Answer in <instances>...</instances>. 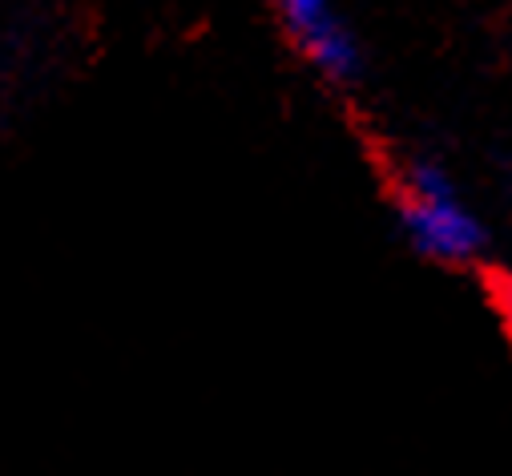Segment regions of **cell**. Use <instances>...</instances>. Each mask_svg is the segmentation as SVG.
Listing matches in <instances>:
<instances>
[{
  "instance_id": "cell-1",
  "label": "cell",
  "mask_w": 512,
  "mask_h": 476,
  "mask_svg": "<svg viewBox=\"0 0 512 476\" xmlns=\"http://www.w3.org/2000/svg\"><path fill=\"white\" fill-rule=\"evenodd\" d=\"M396 222L408 247L440 267H472L488 251V226L436 158L404 162L396 178Z\"/></svg>"
},
{
  "instance_id": "cell-2",
  "label": "cell",
  "mask_w": 512,
  "mask_h": 476,
  "mask_svg": "<svg viewBox=\"0 0 512 476\" xmlns=\"http://www.w3.org/2000/svg\"><path fill=\"white\" fill-rule=\"evenodd\" d=\"M275 13L299 57L327 85H355L363 77V45L339 17L335 0H275Z\"/></svg>"
},
{
  "instance_id": "cell-3",
  "label": "cell",
  "mask_w": 512,
  "mask_h": 476,
  "mask_svg": "<svg viewBox=\"0 0 512 476\" xmlns=\"http://www.w3.org/2000/svg\"><path fill=\"white\" fill-rule=\"evenodd\" d=\"M492 295H496V307H500V323H504V335H508V343H512V279H496Z\"/></svg>"
},
{
  "instance_id": "cell-4",
  "label": "cell",
  "mask_w": 512,
  "mask_h": 476,
  "mask_svg": "<svg viewBox=\"0 0 512 476\" xmlns=\"http://www.w3.org/2000/svg\"><path fill=\"white\" fill-rule=\"evenodd\" d=\"M508 190H512V170H508Z\"/></svg>"
}]
</instances>
